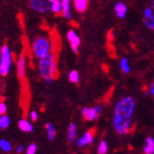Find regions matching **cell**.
I'll return each mask as SVG.
<instances>
[{"label": "cell", "instance_id": "2e32d148", "mask_svg": "<svg viewBox=\"0 0 154 154\" xmlns=\"http://www.w3.org/2000/svg\"><path fill=\"white\" fill-rule=\"evenodd\" d=\"M143 151L144 154H154V139L152 137L149 136L146 139Z\"/></svg>", "mask_w": 154, "mask_h": 154}, {"label": "cell", "instance_id": "d6986e66", "mask_svg": "<svg viewBox=\"0 0 154 154\" xmlns=\"http://www.w3.org/2000/svg\"><path fill=\"white\" fill-rule=\"evenodd\" d=\"M11 125V119L10 117L6 115L0 116V130H6Z\"/></svg>", "mask_w": 154, "mask_h": 154}, {"label": "cell", "instance_id": "d4e9b609", "mask_svg": "<svg viewBox=\"0 0 154 154\" xmlns=\"http://www.w3.org/2000/svg\"><path fill=\"white\" fill-rule=\"evenodd\" d=\"M145 26L150 30H154V16L150 18H145Z\"/></svg>", "mask_w": 154, "mask_h": 154}, {"label": "cell", "instance_id": "603a6c76", "mask_svg": "<svg viewBox=\"0 0 154 154\" xmlns=\"http://www.w3.org/2000/svg\"><path fill=\"white\" fill-rule=\"evenodd\" d=\"M98 154H106L108 151V145L104 140H102L98 146Z\"/></svg>", "mask_w": 154, "mask_h": 154}, {"label": "cell", "instance_id": "f1b7e54d", "mask_svg": "<svg viewBox=\"0 0 154 154\" xmlns=\"http://www.w3.org/2000/svg\"><path fill=\"white\" fill-rule=\"evenodd\" d=\"M26 150V148H25V146L23 145V144H20V145H18L16 148H15V152H16L17 154H21V153H23Z\"/></svg>", "mask_w": 154, "mask_h": 154}, {"label": "cell", "instance_id": "7402d4cb", "mask_svg": "<svg viewBox=\"0 0 154 154\" xmlns=\"http://www.w3.org/2000/svg\"><path fill=\"white\" fill-rule=\"evenodd\" d=\"M68 78H69V81L70 82H72L73 84H77L79 82L80 76H79V73L77 71H71L70 72H69Z\"/></svg>", "mask_w": 154, "mask_h": 154}, {"label": "cell", "instance_id": "1f68e13d", "mask_svg": "<svg viewBox=\"0 0 154 154\" xmlns=\"http://www.w3.org/2000/svg\"><path fill=\"white\" fill-rule=\"evenodd\" d=\"M46 1H47V2H49V3L51 4V3H53V2H55V1H57V0H46Z\"/></svg>", "mask_w": 154, "mask_h": 154}, {"label": "cell", "instance_id": "52a82bcc", "mask_svg": "<svg viewBox=\"0 0 154 154\" xmlns=\"http://www.w3.org/2000/svg\"><path fill=\"white\" fill-rule=\"evenodd\" d=\"M67 40L71 44V48L74 53H77L79 50V46L81 44V38L73 29L69 30L67 33Z\"/></svg>", "mask_w": 154, "mask_h": 154}, {"label": "cell", "instance_id": "e0dca14e", "mask_svg": "<svg viewBox=\"0 0 154 154\" xmlns=\"http://www.w3.org/2000/svg\"><path fill=\"white\" fill-rule=\"evenodd\" d=\"M45 130H46V134H47V138L49 141H54L56 138V135H57V130L55 128L52 123L48 122L45 124Z\"/></svg>", "mask_w": 154, "mask_h": 154}, {"label": "cell", "instance_id": "d6a6232c", "mask_svg": "<svg viewBox=\"0 0 154 154\" xmlns=\"http://www.w3.org/2000/svg\"><path fill=\"white\" fill-rule=\"evenodd\" d=\"M72 154H76V153H72Z\"/></svg>", "mask_w": 154, "mask_h": 154}, {"label": "cell", "instance_id": "f546056e", "mask_svg": "<svg viewBox=\"0 0 154 154\" xmlns=\"http://www.w3.org/2000/svg\"><path fill=\"white\" fill-rule=\"evenodd\" d=\"M149 93L154 97V81L149 85Z\"/></svg>", "mask_w": 154, "mask_h": 154}, {"label": "cell", "instance_id": "4dcf8cb0", "mask_svg": "<svg viewBox=\"0 0 154 154\" xmlns=\"http://www.w3.org/2000/svg\"><path fill=\"white\" fill-rule=\"evenodd\" d=\"M150 4H151V7L150 8H151L152 10H154V0H151V3Z\"/></svg>", "mask_w": 154, "mask_h": 154}, {"label": "cell", "instance_id": "5b68a950", "mask_svg": "<svg viewBox=\"0 0 154 154\" xmlns=\"http://www.w3.org/2000/svg\"><path fill=\"white\" fill-rule=\"evenodd\" d=\"M113 126L116 132L119 134H129L133 130L134 122L132 119H121L118 117H113Z\"/></svg>", "mask_w": 154, "mask_h": 154}, {"label": "cell", "instance_id": "8992f818", "mask_svg": "<svg viewBox=\"0 0 154 154\" xmlns=\"http://www.w3.org/2000/svg\"><path fill=\"white\" fill-rule=\"evenodd\" d=\"M29 8L38 13H46L50 11V3L46 0H29Z\"/></svg>", "mask_w": 154, "mask_h": 154}, {"label": "cell", "instance_id": "277c9868", "mask_svg": "<svg viewBox=\"0 0 154 154\" xmlns=\"http://www.w3.org/2000/svg\"><path fill=\"white\" fill-rule=\"evenodd\" d=\"M12 65V54L8 45H2L0 48V75L7 76L11 72Z\"/></svg>", "mask_w": 154, "mask_h": 154}, {"label": "cell", "instance_id": "8fae6325", "mask_svg": "<svg viewBox=\"0 0 154 154\" xmlns=\"http://www.w3.org/2000/svg\"><path fill=\"white\" fill-rule=\"evenodd\" d=\"M67 138L68 141L71 144H73L77 141V126L75 123L72 122L69 125L68 131H67Z\"/></svg>", "mask_w": 154, "mask_h": 154}, {"label": "cell", "instance_id": "ba28073f", "mask_svg": "<svg viewBox=\"0 0 154 154\" xmlns=\"http://www.w3.org/2000/svg\"><path fill=\"white\" fill-rule=\"evenodd\" d=\"M94 135H95V131L94 130H89L88 132L85 133L79 139H77L76 143L77 146L80 148H85L86 146L90 145L94 140Z\"/></svg>", "mask_w": 154, "mask_h": 154}, {"label": "cell", "instance_id": "7a4b0ae2", "mask_svg": "<svg viewBox=\"0 0 154 154\" xmlns=\"http://www.w3.org/2000/svg\"><path fill=\"white\" fill-rule=\"evenodd\" d=\"M135 110V102L132 97L120 99L115 106L114 116L121 119H132Z\"/></svg>", "mask_w": 154, "mask_h": 154}, {"label": "cell", "instance_id": "44dd1931", "mask_svg": "<svg viewBox=\"0 0 154 154\" xmlns=\"http://www.w3.org/2000/svg\"><path fill=\"white\" fill-rule=\"evenodd\" d=\"M119 67L121 69V71L123 73L128 74L131 72V68H130V64L129 61L126 57H122L119 61Z\"/></svg>", "mask_w": 154, "mask_h": 154}, {"label": "cell", "instance_id": "83f0119b", "mask_svg": "<svg viewBox=\"0 0 154 154\" xmlns=\"http://www.w3.org/2000/svg\"><path fill=\"white\" fill-rule=\"evenodd\" d=\"M7 111H8V107H7L6 103L3 102H0V116L6 115Z\"/></svg>", "mask_w": 154, "mask_h": 154}, {"label": "cell", "instance_id": "5bb4252c", "mask_svg": "<svg viewBox=\"0 0 154 154\" xmlns=\"http://www.w3.org/2000/svg\"><path fill=\"white\" fill-rule=\"evenodd\" d=\"M71 1L72 0H61L62 4V16L65 19H71L72 18V11H71Z\"/></svg>", "mask_w": 154, "mask_h": 154}, {"label": "cell", "instance_id": "ac0fdd59", "mask_svg": "<svg viewBox=\"0 0 154 154\" xmlns=\"http://www.w3.org/2000/svg\"><path fill=\"white\" fill-rule=\"evenodd\" d=\"M0 149L3 152L10 153L12 150V145L9 140L2 138V139H0Z\"/></svg>", "mask_w": 154, "mask_h": 154}, {"label": "cell", "instance_id": "30bf717a", "mask_svg": "<svg viewBox=\"0 0 154 154\" xmlns=\"http://www.w3.org/2000/svg\"><path fill=\"white\" fill-rule=\"evenodd\" d=\"M17 75L20 79H23L26 75V56L21 55L17 59Z\"/></svg>", "mask_w": 154, "mask_h": 154}, {"label": "cell", "instance_id": "ffe728a7", "mask_svg": "<svg viewBox=\"0 0 154 154\" xmlns=\"http://www.w3.org/2000/svg\"><path fill=\"white\" fill-rule=\"evenodd\" d=\"M50 11L55 13L58 14L62 11V4H61V0H57V1L50 4Z\"/></svg>", "mask_w": 154, "mask_h": 154}, {"label": "cell", "instance_id": "484cf974", "mask_svg": "<svg viewBox=\"0 0 154 154\" xmlns=\"http://www.w3.org/2000/svg\"><path fill=\"white\" fill-rule=\"evenodd\" d=\"M144 17L145 18L153 17V10L151 9V8H147V9L144 11Z\"/></svg>", "mask_w": 154, "mask_h": 154}, {"label": "cell", "instance_id": "4316f807", "mask_svg": "<svg viewBox=\"0 0 154 154\" xmlns=\"http://www.w3.org/2000/svg\"><path fill=\"white\" fill-rule=\"evenodd\" d=\"M29 117H30V119H31V121L33 122H36L38 119V114L37 111L35 110H32V111H30L29 113Z\"/></svg>", "mask_w": 154, "mask_h": 154}, {"label": "cell", "instance_id": "7c38bea8", "mask_svg": "<svg viewBox=\"0 0 154 154\" xmlns=\"http://www.w3.org/2000/svg\"><path fill=\"white\" fill-rule=\"evenodd\" d=\"M115 12H116V15H117V17L119 18V19H124L126 17V14H127V6L119 1V2H117L115 4Z\"/></svg>", "mask_w": 154, "mask_h": 154}, {"label": "cell", "instance_id": "9c48e42d", "mask_svg": "<svg viewBox=\"0 0 154 154\" xmlns=\"http://www.w3.org/2000/svg\"><path fill=\"white\" fill-rule=\"evenodd\" d=\"M81 115L85 120L88 121H93L98 119L100 114L94 107H83L81 110Z\"/></svg>", "mask_w": 154, "mask_h": 154}, {"label": "cell", "instance_id": "3957f363", "mask_svg": "<svg viewBox=\"0 0 154 154\" xmlns=\"http://www.w3.org/2000/svg\"><path fill=\"white\" fill-rule=\"evenodd\" d=\"M32 52L37 59H42L52 53V42L45 36L36 38L32 43Z\"/></svg>", "mask_w": 154, "mask_h": 154}, {"label": "cell", "instance_id": "4fadbf2b", "mask_svg": "<svg viewBox=\"0 0 154 154\" xmlns=\"http://www.w3.org/2000/svg\"><path fill=\"white\" fill-rule=\"evenodd\" d=\"M18 128L24 133H32L34 131L33 124L26 119H21L18 121Z\"/></svg>", "mask_w": 154, "mask_h": 154}, {"label": "cell", "instance_id": "6da1fadb", "mask_svg": "<svg viewBox=\"0 0 154 154\" xmlns=\"http://www.w3.org/2000/svg\"><path fill=\"white\" fill-rule=\"evenodd\" d=\"M38 72L46 85H51L57 74V58L55 54L50 53L42 59L38 60Z\"/></svg>", "mask_w": 154, "mask_h": 154}, {"label": "cell", "instance_id": "cb8c5ba5", "mask_svg": "<svg viewBox=\"0 0 154 154\" xmlns=\"http://www.w3.org/2000/svg\"><path fill=\"white\" fill-rule=\"evenodd\" d=\"M37 149H38V147L35 143H31L29 144L26 149V154H36L37 152Z\"/></svg>", "mask_w": 154, "mask_h": 154}, {"label": "cell", "instance_id": "9a60e30c", "mask_svg": "<svg viewBox=\"0 0 154 154\" xmlns=\"http://www.w3.org/2000/svg\"><path fill=\"white\" fill-rule=\"evenodd\" d=\"M72 2L76 11L83 13L88 10V0H72Z\"/></svg>", "mask_w": 154, "mask_h": 154}]
</instances>
